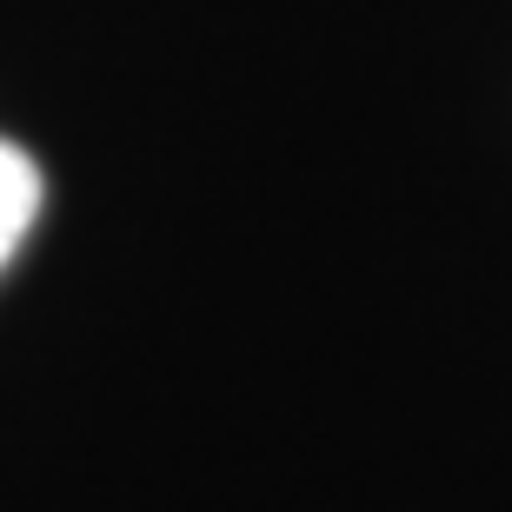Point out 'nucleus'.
Returning <instances> with one entry per match:
<instances>
[{"label": "nucleus", "mask_w": 512, "mask_h": 512, "mask_svg": "<svg viewBox=\"0 0 512 512\" xmlns=\"http://www.w3.org/2000/svg\"><path fill=\"white\" fill-rule=\"evenodd\" d=\"M34 213H40V167L14 140H0V266L14 260V247L27 240Z\"/></svg>", "instance_id": "obj_1"}]
</instances>
